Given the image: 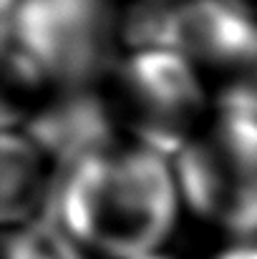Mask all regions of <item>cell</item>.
<instances>
[{
	"label": "cell",
	"instance_id": "cell-1",
	"mask_svg": "<svg viewBox=\"0 0 257 259\" xmlns=\"http://www.w3.org/2000/svg\"><path fill=\"white\" fill-rule=\"evenodd\" d=\"M56 229L79 259L159 254L181 214L171 159L119 141L66 169Z\"/></svg>",
	"mask_w": 257,
	"mask_h": 259
},
{
	"label": "cell",
	"instance_id": "cell-2",
	"mask_svg": "<svg viewBox=\"0 0 257 259\" xmlns=\"http://www.w3.org/2000/svg\"><path fill=\"white\" fill-rule=\"evenodd\" d=\"M108 103L124 141L174 159L214 113L204 76L167 48L126 51L106 76Z\"/></svg>",
	"mask_w": 257,
	"mask_h": 259
},
{
	"label": "cell",
	"instance_id": "cell-3",
	"mask_svg": "<svg viewBox=\"0 0 257 259\" xmlns=\"http://www.w3.org/2000/svg\"><path fill=\"white\" fill-rule=\"evenodd\" d=\"M181 206L230 239L257 237V118L217 106L171 159Z\"/></svg>",
	"mask_w": 257,
	"mask_h": 259
},
{
	"label": "cell",
	"instance_id": "cell-4",
	"mask_svg": "<svg viewBox=\"0 0 257 259\" xmlns=\"http://www.w3.org/2000/svg\"><path fill=\"white\" fill-rule=\"evenodd\" d=\"M157 48L174 51L202 76L225 78V88L257 66V18L227 0H169Z\"/></svg>",
	"mask_w": 257,
	"mask_h": 259
},
{
	"label": "cell",
	"instance_id": "cell-5",
	"mask_svg": "<svg viewBox=\"0 0 257 259\" xmlns=\"http://www.w3.org/2000/svg\"><path fill=\"white\" fill-rule=\"evenodd\" d=\"M0 214L3 229H25L41 224V217L56 204L63 166L58 159L38 144L23 128H3V151H0Z\"/></svg>",
	"mask_w": 257,
	"mask_h": 259
},
{
	"label": "cell",
	"instance_id": "cell-6",
	"mask_svg": "<svg viewBox=\"0 0 257 259\" xmlns=\"http://www.w3.org/2000/svg\"><path fill=\"white\" fill-rule=\"evenodd\" d=\"M3 259H79V254L58 234V229L33 224L25 229L5 232Z\"/></svg>",
	"mask_w": 257,
	"mask_h": 259
},
{
	"label": "cell",
	"instance_id": "cell-7",
	"mask_svg": "<svg viewBox=\"0 0 257 259\" xmlns=\"http://www.w3.org/2000/svg\"><path fill=\"white\" fill-rule=\"evenodd\" d=\"M217 106L237 108V111H245L257 118V66L252 71H247L242 78L232 81L230 86L219 88Z\"/></svg>",
	"mask_w": 257,
	"mask_h": 259
},
{
	"label": "cell",
	"instance_id": "cell-8",
	"mask_svg": "<svg viewBox=\"0 0 257 259\" xmlns=\"http://www.w3.org/2000/svg\"><path fill=\"white\" fill-rule=\"evenodd\" d=\"M214 259H257V237L230 239V244L225 249H219Z\"/></svg>",
	"mask_w": 257,
	"mask_h": 259
},
{
	"label": "cell",
	"instance_id": "cell-9",
	"mask_svg": "<svg viewBox=\"0 0 257 259\" xmlns=\"http://www.w3.org/2000/svg\"><path fill=\"white\" fill-rule=\"evenodd\" d=\"M227 3H232L235 8H240V10L250 13L252 18H257V0H227Z\"/></svg>",
	"mask_w": 257,
	"mask_h": 259
},
{
	"label": "cell",
	"instance_id": "cell-10",
	"mask_svg": "<svg viewBox=\"0 0 257 259\" xmlns=\"http://www.w3.org/2000/svg\"><path fill=\"white\" fill-rule=\"evenodd\" d=\"M144 259H171V257H167L164 252H159V254H152V257H144Z\"/></svg>",
	"mask_w": 257,
	"mask_h": 259
}]
</instances>
